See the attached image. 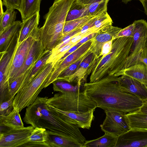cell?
<instances>
[{
	"mask_svg": "<svg viewBox=\"0 0 147 147\" xmlns=\"http://www.w3.org/2000/svg\"><path fill=\"white\" fill-rule=\"evenodd\" d=\"M121 29L111 24L104 27L95 33L91 38L90 50L92 56L89 68L91 67L95 61L101 57L104 45L108 42L113 40Z\"/></svg>",
	"mask_w": 147,
	"mask_h": 147,
	"instance_id": "cell-10",
	"label": "cell"
},
{
	"mask_svg": "<svg viewBox=\"0 0 147 147\" xmlns=\"http://www.w3.org/2000/svg\"><path fill=\"white\" fill-rule=\"evenodd\" d=\"M48 104L62 111L77 113H86L97 108L85 91L80 92H59L48 98Z\"/></svg>",
	"mask_w": 147,
	"mask_h": 147,
	"instance_id": "cell-5",
	"label": "cell"
},
{
	"mask_svg": "<svg viewBox=\"0 0 147 147\" xmlns=\"http://www.w3.org/2000/svg\"><path fill=\"white\" fill-rule=\"evenodd\" d=\"M53 68L52 63L47 64L33 80L23 89L18 92L13 103L14 107L19 112L33 103L42 90L48 86L49 77Z\"/></svg>",
	"mask_w": 147,
	"mask_h": 147,
	"instance_id": "cell-6",
	"label": "cell"
},
{
	"mask_svg": "<svg viewBox=\"0 0 147 147\" xmlns=\"http://www.w3.org/2000/svg\"><path fill=\"white\" fill-rule=\"evenodd\" d=\"M118 77L107 76L93 82H86L84 90L97 107L104 111L113 110L127 114L139 110L143 101L124 91L119 84Z\"/></svg>",
	"mask_w": 147,
	"mask_h": 147,
	"instance_id": "cell-1",
	"label": "cell"
},
{
	"mask_svg": "<svg viewBox=\"0 0 147 147\" xmlns=\"http://www.w3.org/2000/svg\"><path fill=\"white\" fill-rule=\"evenodd\" d=\"M104 111L106 117L100 126L105 133L118 136L131 129L126 113L113 110Z\"/></svg>",
	"mask_w": 147,
	"mask_h": 147,
	"instance_id": "cell-9",
	"label": "cell"
},
{
	"mask_svg": "<svg viewBox=\"0 0 147 147\" xmlns=\"http://www.w3.org/2000/svg\"><path fill=\"white\" fill-rule=\"evenodd\" d=\"M51 52L52 50L45 51L38 61L29 69L28 74L26 72L25 73L26 76L18 91L26 86L40 74L46 65Z\"/></svg>",
	"mask_w": 147,
	"mask_h": 147,
	"instance_id": "cell-17",
	"label": "cell"
},
{
	"mask_svg": "<svg viewBox=\"0 0 147 147\" xmlns=\"http://www.w3.org/2000/svg\"><path fill=\"white\" fill-rule=\"evenodd\" d=\"M94 16L85 17L65 22L63 30V36L75 29L84 26Z\"/></svg>",
	"mask_w": 147,
	"mask_h": 147,
	"instance_id": "cell-32",
	"label": "cell"
},
{
	"mask_svg": "<svg viewBox=\"0 0 147 147\" xmlns=\"http://www.w3.org/2000/svg\"><path fill=\"white\" fill-rule=\"evenodd\" d=\"M3 5L6 9H17L20 7L21 0H2Z\"/></svg>",
	"mask_w": 147,
	"mask_h": 147,
	"instance_id": "cell-39",
	"label": "cell"
},
{
	"mask_svg": "<svg viewBox=\"0 0 147 147\" xmlns=\"http://www.w3.org/2000/svg\"><path fill=\"white\" fill-rule=\"evenodd\" d=\"M144 86H145V87L147 89V84H144Z\"/></svg>",
	"mask_w": 147,
	"mask_h": 147,
	"instance_id": "cell-45",
	"label": "cell"
},
{
	"mask_svg": "<svg viewBox=\"0 0 147 147\" xmlns=\"http://www.w3.org/2000/svg\"><path fill=\"white\" fill-rule=\"evenodd\" d=\"M142 4L144 8V13L147 16V0H138Z\"/></svg>",
	"mask_w": 147,
	"mask_h": 147,
	"instance_id": "cell-43",
	"label": "cell"
},
{
	"mask_svg": "<svg viewBox=\"0 0 147 147\" xmlns=\"http://www.w3.org/2000/svg\"><path fill=\"white\" fill-rule=\"evenodd\" d=\"M34 128L32 125L11 129L0 134V147H20L28 142Z\"/></svg>",
	"mask_w": 147,
	"mask_h": 147,
	"instance_id": "cell-12",
	"label": "cell"
},
{
	"mask_svg": "<svg viewBox=\"0 0 147 147\" xmlns=\"http://www.w3.org/2000/svg\"><path fill=\"white\" fill-rule=\"evenodd\" d=\"M49 108L55 112L63 120L67 122L83 129H90L94 118V109L86 113H77L64 111L48 104Z\"/></svg>",
	"mask_w": 147,
	"mask_h": 147,
	"instance_id": "cell-13",
	"label": "cell"
},
{
	"mask_svg": "<svg viewBox=\"0 0 147 147\" xmlns=\"http://www.w3.org/2000/svg\"><path fill=\"white\" fill-rule=\"evenodd\" d=\"M125 75L131 77L143 84H147V66L140 62L121 70L116 77Z\"/></svg>",
	"mask_w": 147,
	"mask_h": 147,
	"instance_id": "cell-18",
	"label": "cell"
},
{
	"mask_svg": "<svg viewBox=\"0 0 147 147\" xmlns=\"http://www.w3.org/2000/svg\"><path fill=\"white\" fill-rule=\"evenodd\" d=\"M52 83L54 91L62 93H75L84 91V86L80 85L75 82H70L63 80H57L54 81Z\"/></svg>",
	"mask_w": 147,
	"mask_h": 147,
	"instance_id": "cell-27",
	"label": "cell"
},
{
	"mask_svg": "<svg viewBox=\"0 0 147 147\" xmlns=\"http://www.w3.org/2000/svg\"><path fill=\"white\" fill-rule=\"evenodd\" d=\"M125 4L129 2L132 0H121Z\"/></svg>",
	"mask_w": 147,
	"mask_h": 147,
	"instance_id": "cell-44",
	"label": "cell"
},
{
	"mask_svg": "<svg viewBox=\"0 0 147 147\" xmlns=\"http://www.w3.org/2000/svg\"><path fill=\"white\" fill-rule=\"evenodd\" d=\"M131 129H147V114L139 110L126 114Z\"/></svg>",
	"mask_w": 147,
	"mask_h": 147,
	"instance_id": "cell-26",
	"label": "cell"
},
{
	"mask_svg": "<svg viewBox=\"0 0 147 147\" xmlns=\"http://www.w3.org/2000/svg\"><path fill=\"white\" fill-rule=\"evenodd\" d=\"M147 147V129H131L117 137L115 147Z\"/></svg>",
	"mask_w": 147,
	"mask_h": 147,
	"instance_id": "cell-15",
	"label": "cell"
},
{
	"mask_svg": "<svg viewBox=\"0 0 147 147\" xmlns=\"http://www.w3.org/2000/svg\"><path fill=\"white\" fill-rule=\"evenodd\" d=\"M133 23L135 25L133 41L123 68L138 63L142 53L146 48L147 23L146 21L141 19L135 21Z\"/></svg>",
	"mask_w": 147,
	"mask_h": 147,
	"instance_id": "cell-8",
	"label": "cell"
},
{
	"mask_svg": "<svg viewBox=\"0 0 147 147\" xmlns=\"http://www.w3.org/2000/svg\"><path fill=\"white\" fill-rule=\"evenodd\" d=\"M17 12L13 9H6L0 17V33L16 21Z\"/></svg>",
	"mask_w": 147,
	"mask_h": 147,
	"instance_id": "cell-34",
	"label": "cell"
},
{
	"mask_svg": "<svg viewBox=\"0 0 147 147\" xmlns=\"http://www.w3.org/2000/svg\"><path fill=\"white\" fill-rule=\"evenodd\" d=\"M41 0H21L18 10L20 12L22 22L39 12Z\"/></svg>",
	"mask_w": 147,
	"mask_h": 147,
	"instance_id": "cell-24",
	"label": "cell"
},
{
	"mask_svg": "<svg viewBox=\"0 0 147 147\" xmlns=\"http://www.w3.org/2000/svg\"><path fill=\"white\" fill-rule=\"evenodd\" d=\"M78 42H70L63 47L55 50H52L51 54L47 60L46 63H52L53 66L72 47Z\"/></svg>",
	"mask_w": 147,
	"mask_h": 147,
	"instance_id": "cell-35",
	"label": "cell"
},
{
	"mask_svg": "<svg viewBox=\"0 0 147 147\" xmlns=\"http://www.w3.org/2000/svg\"><path fill=\"white\" fill-rule=\"evenodd\" d=\"M44 51L45 49L41 41L36 39L29 51L25 63L18 74L17 78L25 73L31 68L38 61Z\"/></svg>",
	"mask_w": 147,
	"mask_h": 147,
	"instance_id": "cell-19",
	"label": "cell"
},
{
	"mask_svg": "<svg viewBox=\"0 0 147 147\" xmlns=\"http://www.w3.org/2000/svg\"><path fill=\"white\" fill-rule=\"evenodd\" d=\"M19 30L15 34L6 51L0 53V101L6 100L9 86L8 77L18 43Z\"/></svg>",
	"mask_w": 147,
	"mask_h": 147,
	"instance_id": "cell-7",
	"label": "cell"
},
{
	"mask_svg": "<svg viewBox=\"0 0 147 147\" xmlns=\"http://www.w3.org/2000/svg\"><path fill=\"white\" fill-rule=\"evenodd\" d=\"M19 111L14 107L12 111L8 115L0 116V124L12 128L18 129L24 127Z\"/></svg>",
	"mask_w": 147,
	"mask_h": 147,
	"instance_id": "cell-29",
	"label": "cell"
},
{
	"mask_svg": "<svg viewBox=\"0 0 147 147\" xmlns=\"http://www.w3.org/2000/svg\"><path fill=\"white\" fill-rule=\"evenodd\" d=\"M14 97L0 103V116H7L12 111L14 107L13 103Z\"/></svg>",
	"mask_w": 147,
	"mask_h": 147,
	"instance_id": "cell-37",
	"label": "cell"
},
{
	"mask_svg": "<svg viewBox=\"0 0 147 147\" xmlns=\"http://www.w3.org/2000/svg\"><path fill=\"white\" fill-rule=\"evenodd\" d=\"M143 113L147 114V100L143 101V103L139 110Z\"/></svg>",
	"mask_w": 147,
	"mask_h": 147,
	"instance_id": "cell-42",
	"label": "cell"
},
{
	"mask_svg": "<svg viewBox=\"0 0 147 147\" xmlns=\"http://www.w3.org/2000/svg\"><path fill=\"white\" fill-rule=\"evenodd\" d=\"M22 22L16 21L0 33V53L6 51L16 33L21 28Z\"/></svg>",
	"mask_w": 147,
	"mask_h": 147,
	"instance_id": "cell-22",
	"label": "cell"
},
{
	"mask_svg": "<svg viewBox=\"0 0 147 147\" xmlns=\"http://www.w3.org/2000/svg\"><path fill=\"white\" fill-rule=\"evenodd\" d=\"M134 27V24L133 23L125 28L122 29L113 40L117 38L122 37H133Z\"/></svg>",
	"mask_w": 147,
	"mask_h": 147,
	"instance_id": "cell-38",
	"label": "cell"
},
{
	"mask_svg": "<svg viewBox=\"0 0 147 147\" xmlns=\"http://www.w3.org/2000/svg\"><path fill=\"white\" fill-rule=\"evenodd\" d=\"M143 62L147 66V48L142 53L139 60L138 63Z\"/></svg>",
	"mask_w": 147,
	"mask_h": 147,
	"instance_id": "cell-40",
	"label": "cell"
},
{
	"mask_svg": "<svg viewBox=\"0 0 147 147\" xmlns=\"http://www.w3.org/2000/svg\"><path fill=\"white\" fill-rule=\"evenodd\" d=\"M109 1L110 0H108Z\"/></svg>",
	"mask_w": 147,
	"mask_h": 147,
	"instance_id": "cell-47",
	"label": "cell"
},
{
	"mask_svg": "<svg viewBox=\"0 0 147 147\" xmlns=\"http://www.w3.org/2000/svg\"><path fill=\"white\" fill-rule=\"evenodd\" d=\"M118 80L124 91L143 101L147 100V89L144 84L133 78L125 75L118 77Z\"/></svg>",
	"mask_w": 147,
	"mask_h": 147,
	"instance_id": "cell-16",
	"label": "cell"
},
{
	"mask_svg": "<svg viewBox=\"0 0 147 147\" xmlns=\"http://www.w3.org/2000/svg\"><path fill=\"white\" fill-rule=\"evenodd\" d=\"M92 54L88 56L80 64L77 71L70 76L66 81L70 82H75L79 85L84 86L86 83L88 75V68L92 60Z\"/></svg>",
	"mask_w": 147,
	"mask_h": 147,
	"instance_id": "cell-23",
	"label": "cell"
},
{
	"mask_svg": "<svg viewBox=\"0 0 147 147\" xmlns=\"http://www.w3.org/2000/svg\"><path fill=\"white\" fill-rule=\"evenodd\" d=\"M117 136L105 133L97 139L86 140L83 147H115Z\"/></svg>",
	"mask_w": 147,
	"mask_h": 147,
	"instance_id": "cell-28",
	"label": "cell"
},
{
	"mask_svg": "<svg viewBox=\"0 0 147 147\" xmlns=\"http://www.w3.org/2000/svg\"><path fill=\"white\" fill-rule=\"evenodd\" d=\"M103 0H76L78 3L84 5H89Z\"/></svg>",
	"mask_w": 147,
	"mask_h": 147,
	"instance_id": "cell-41",
	"label": "cell"
},
{
	"mask_svg": "<svg viewBox=\"0 0 147 147\" xmlns=\"http://www.w3.org/2000/svg\"><path fill=\"white\" fill-rule=\"evenodd\" d=\"M48 133V144L49 147H83L79 141L57 135L54 132L47 130Z\"/></svg>",
	"mask_w": 147,
	"mask_h": 147,
	"instance_id": "cell-21",
	"label": "cell"
},
{
	"mask_svg": "<svg viewBox=\"0 0 147 147\" xmlns=\"http://www.w3.org/2000/svg\"><path fill=\"white\" fill-rule=\"evenodd\" d=\"M48 98L38 96L26 109L24 121L34 128L47 129L57 135L76 140L84 146L86 140L79 128L65 121L55 112L49 108Z\"/></svg>",
	"mask_w": 147,
	"mask_h": 147,
	"instance_id": "cell-2",
	"label": "cell"
},
{
	"mask_svg": "<svg viewBox=\"0 0 147 147\" xmlns=\"http://www.w3.org/2000/svg\"><path fill=\"white\" fill-rule=\"evenodd\" d=\"M109 1L104 0L87 5V16H98L107 11V5Z\"/></svg>",
	"mask_w": 147,
	"mask_h": 147,
	"instance_id": "cell-33",
	"label": "cell"
},
{
	"mask_svg": "<svg viewBox=\"0 0 147 147\" xmlns=\"http://www.w3.org/2000/svg\"><path fill=\"white\" fill-rule=\"evenodd\" d=\"M146 48H147V44H146Z\"/></svg>",
	"mask_w": 147,
	"mask_h": 147,
	"instance_id": "cell-46",
	"label": "cell"
},
{
	"mask_svg": "<svg viewBox=\"0 0 147 147\" xmlns=\"http://www.w3.org/2000/svg\"><path fill=\"white\" fill-rule=\"evenodd\" d=\"M48 135L46 129L39 127L34 128L28 142L20 147H49L48 144Z\"/></svg>",
	"mask_w": 147,
	"mask_h": 147,
	"instance_id": "cell-20",
	"label": "cell"
},
{
	"mask_svg": "<svg viewBox=\"0 0 147 147\" xmlns=\"http://www.w3.org/2000/svg\"><path fill=\"white\" fill-rule=\"evenodd\" d=\"M34 31L25 40L18 43L10 70L8 81L9 84L17 78L18 74L23 67L29 51L36 39Z\"/></svg>",
	"mask_w": 147,
	"mask_h": 147,
	"instance_id": "cell-11",
	"label": "cell"
},
{
	"mask_svg": "<svg viewBox=\"0 0 147 147\" xmlns=\"http://www.w3.org/2000/svg\"><path fill=\"white\" fill-rule=\"evenodd\" d=\"M91 38L85 42L75 51L61 61H58L53 66V68L47 83L48 86L55 81L60 73L64 69L76 62L90 48Z\"/></svg>",
	"mask_w": 147,
	"mask_h": 147,
	"instance_id": "cell-14",
	"label": "cell"
},
{
	"mask_svg": "<svg viewBox=\"0 0 147 147\" xmlns=\"http://www.w3.org/2000/svg\"><path fill=\"white\" fill-rule=\"evenodd\" d=\"M87 5L78 3L75 0L67 13L65 22L87 16Z\"/></svg>",
	"mask_w": 147,
	"mask_h": 147,
	"instance_id": "cell-30",
	"label": "cell"
},
{
	"mask_svg": "<svg viewBox=\"0 0 147 147\" xmlns=\"http://www.w3.org/2000/svg\"><path fill=\"white\" fill-rule=\"evenodd\" d=\"M133 41L132 37H120L113 40L109 52L98 59L92 67L89 82L107 76L116 77L124 68Z\"/></svg>",
	"mask_w": 147,
	"mask_h": 147,
	"instance_id": "cell-3",
	"label": "cell"
},
{
	"mask_svg": "<svg viewBox=\"0 0 147 147\" xmlns=\"http://www.w3.org/2000/svg\"><path fill=\"white\" fill-rule=\"evenodd\" d=\"M40 17L39 12H38L22 22L19 30L18 40L19 42H21L26 39L30 35L34 29L38 26Z\"/></svg>",
	"mask_w": 147,
	"mask_h": 147,
	"instance_id": "cell-25",
	"label": "cell"
},
{
	"mask_svg": "<svg viewBox=\"0 0 147 147\" xmlns=\"http://www.w3.org/2000/svg\"><path fill=\"white\" fill-rule=\"evenodd\" d=\"M91 54L92 53L90 51V47L78 61L63 71L56 80H61L67 81L68 78L77 71L82 61Z\"/></svg>",
	"mask_w": 147,
	"mask_h": 147,
	"instance_id": "cell-31",
	"label": "cell"
},
{
	"mask_svg": "<svg viewBox=\"0 0 147 147\" xmlns=\"http://www.w3.org/2000/svg\"><path fill=\"white\" fill-rule=\"evenodd\" d=\"M24 73L20 75L9 84L7 93V100L14 97L20 88L25 77Z\"/></svg>",
	"mask_w": 147,
	"mask_h": 147,
	"instance_id": "cell-36",
	"label": "cell"
},
{
	"mask_svg": "<svg viewBox=\"0 0 147 147\" xmlns=\"http://www.w3.org/2000/svg\"><path fill=\"white\" fill-rule=\"evenodd\" d=\"M75 0H55L44 16V24L37 30V39L40 40L45 51L52 50L60 43L68 11Z\"/></svg>",
	"mask_w": 147,
	"mask_h": 147,
	"instance_id": "cell-4",
	"label": "cell"
}]
</instances>
